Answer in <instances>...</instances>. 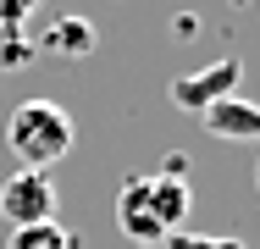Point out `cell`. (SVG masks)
<instances>
[{"mask_svg": "<svg viewBox=\"0 0 260 249\" xmlns=\"http://www.w3.org/2000/svg\"><path fill=\"white\" fill-rule=\"evenodd\" d=\"M6 249H78V238L61 222H34V227H11Z\"/></svg>", "mask_w": 260, "mask_h": 249, "instance_id": "8", "label": "cell"}, {"mask_svg": "<svg viewBox=\"0 0 260 249\" xmlns=\"http://www.w3.org/2000/svg\"><path fill=\"white\" fill-rule=\"evenodd\" d=\"M72 139H78V128H72L67 105H55V100H22L6 122V149L17 155L22 172H50L55 161L72 155Z\"/></svg>", "mask_w": 260, "mask_h": 249, "instance_id": "1", "label": "cell"}, {"mask_svg": "<svg viewBox=\"0 0 260 249\" xmlns=\"http://www.w3.org/2000/svg\"><path fill=\"white\" fill-rule=\"evenodd\" d=\"M255 189H260V161H255Z\"/></svg>", "mask_w": 260, "mask_h": 249, "instance_id": "11", "label": "cell"}, {"mask_svg": "<svg viewBox=\"0 0 260 249\" xmlns=\"http://www.w3.org/2000/svg\"><path fill=\"white\" fill-rule=\"evenodd\" d=\"M39 50H50V55H89L94 50V28L83 17H55L39 34Z\"/></svg>", "mask_w": 260, "mask_h": 249, "instance_id": "7", "label": "cell"}, {"mask_svg": "<svg viewBox=\"0 0 260 249\" xmlns=\"http://www.w3.org/2000/svg\"><path fill=\"white\" fill-rule=\"evenodd\" d=\"M160 249H249V244L244 238H210V233H183L177 227V233L160 238Z\"/></svg>", "mask_w": 260, "mask_h": 249, "instance_id": "9", "label": "cell"}, {"mask_svg": "<svg viewBox=\"0 0 260 249\" xmlns=\"http://www.w3.org/2000/svg\"><path fill=\"white\" fill-rule=\"evenodd\" d=\"M238 83H244V61H233V55H221V61H210L200 72H183V78H172V105L177 111H205L216 100L238 95Z\"/></svg>", "mask_w": 260, "mask_h": 249, "instance_id": "3", "label": "cell"}, {"mask_svg": "<svg viewBox=\"0 0 260 249\" xmlns=\"http://www.w3.org/2000/svg\"><path fill=\"white\" fill-rule=\"evenodd\" d=\"M133 249H155V244H133Z\"/></svg>", "mask_w": 260, "mask_h": 249, "instance_id": "12", "label": "cell"}, {"mask_svg": "<svg viewBox=\"0 0 260 249\" xmlns=\"http://www.w3.org/2000/svg\"><path fill=\"white\" fill-rule=\"evenodd\" d=\"M28 55H34V45H22V39H0V67H28Z\"/></svg>", "mask_w": 260, "mask_h": 249, "instance_id": "10", "label": "cell"}, {"mask_svg": "<svg viewBox=\"0 0 260 249\" xmlns=\"http://www.w3.org/2000/svg\"><path fill=\"white\" fill-rule=\"evenodd\" d=\"M144 194H150V210H155V222L166 227V233H177L183 222H188V183L183 177H166V172H155V177H144Z\"/></svg>", "mask_w": 260, "mask_h": 249, "instance_id": "6", "label": "cell"}, {"mask_svg": "<svg viewBox=\"0 0 260 249\" xmlns=\"http://www.w3.org/2000/svg\"><path fill=\"white\" fill-rule=\"evenodd\" d=\"M55 194L50 172H17V177H6L0 183V216L11 222V227H34V222H55Z\"/></svg>", "mask_w": 260, "mask_h": 249, "instance_id": "2", "label": "cell"}, {"mask_svg": "<svg viewBox=\"0 0 260 249\" xmlns=\"http://www.w3.org/2000/svg\"><path fill=\"white\" fill-rule=\"evenodd\" d=\"M200 122H205L210 139H238V144H255V139H260V105H255V100H238V95L205 105Z\"/></svg>", "mask_w": 260, "mask_h": 249, "instance_id": "5", "label": "cell"}, {"mask_svg": "<svg viewBox=\"0 0 260 249\" xmlns=\"http://www.w3.org/2000/svg\"><path fill=\"white\" fill-rule=\"evenodd\" d=\"M116 227H122V238H127V244H155V249H160L166 227H160L155 210H150L144 177H127V183H122V194H116Z\"/></svg>", "mask_w": 260, "mask_h": 249, "instance_id": "4", "label": "cell"}]
</instances>
